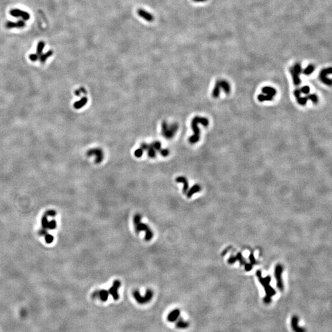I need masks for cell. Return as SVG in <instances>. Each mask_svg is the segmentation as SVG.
<instances>
[{
    "instance_id": "d6986e66",
    "label": "cell",
    "mask_w": 332,
    "mask_h": 332,
    "mask_svg": "<svg viewBox=\"0 0 332 332\" xmlns=\"http://www.w3.org/2000/svg\"><path fill=\"white\" fill-rule=\"evenodd\" d=\"M200 189L201 187L199 185H195L193 186V187L189 189L188 191H187V197L188 198H190L194 194L199 192V191H200Z\"/></svg>"
},
{
    "instance_id": "e0dca14e",
    "label": "cell",
    "mask_w": 332,
    "mask_h": 332,
    "mask_svg": "<svg viewBox=\"0 0 332 332\" xmlns=\"http://www.w3.org/2000/svg\"><path fill=\"white\" fill-rule=\"evenodd\" d=\"M175 180L177 183H182L183 184V192L184 194L187 193L188 191V188H189V185H188V182L187 179L184 177H178L177 178H176Z\"/></svg>"
},
{
    "instance_id": "7a4b0ae2",
    "label": "cell",
    "mask_w": 332,
    "mask_h": 332,
    "mask_svg": "<svg viewBox=\"0 0 332 332\" xmlns=\"http://www.w3.org/2000/svg\"><path fill=\"white\" fill-rule=\"evenodd\" d=\"M256 275H257L260 283L264 287L265 290L266 296L263 299L264 303L265 304H269L271 302V301H272V297L276 294V291L271 287L269 284L271 282V278L269 276L266 277V278H263L261 276V273L260 271H257Z\"/></svg>"
},
{
    "instance_id": "cb8c5ba5",
    "label": "cell",
    "mask_w": 332,
    "mask_h": 332,
    "mask_svg": "<svg viewBox=\"0 0 332 332\" xmlns=\"http://www.w3.org/2000/svg\"><path fill=\"white\" fill-rule=\"evenodd\" d=\"M53 54V51H49L48 52L44 53V54H42L39 55V59L40 60V62L41 63H44L46 61V60L50 57L51 56H52Z\"/></svg>"
},
{
    "instance_id": "44dd1931",
    "label": "cell",
    "mask_w": 332,
    "mask_h": 332,
    "mask_svg": "<svg viewBox=\"0 0 332 332\" xmlns=\"http://www.w3.org/2000/svg\"><path fill=\"white\" fill-rule=\"evenodd\" d=\"M87 98L84 97L81 100L74 103V107L76 109H80L83 107L87 102Z\"/></svg>"
},
{
    "instance_id": "9a60e30c",
    "label": "cell",
    "mask_w": 332,
    "mask_h": 332,
    "mask_svg": "<svg viewBox=\"0 0 332 332\" xmlns=\"http://www.w3.org/2000/svg\"><path fill=\"white\" fill-rule=\"evenodd\" d=\"M25 25H26V23H25V22L24 21H23V20L18 21L16 22H8L6 23V27L8 29L15 28H23L24 27H25Z\"/></svg>"
},
{
    "instance_id": "6da1fadb",
    "label": "cell",
    "mask_w": 332,
    "mask_h": 332,
    "mask_svg": "<svg viewBox=\"0 0 332 332\" xmlns=\"http://www.w3.org/2000/svg\"><path fill=\"white\" fill-rule=\"evenodd\" d=\"M133 223L136 233L138 234L142 231H143L145 233V239L147 241L152 239L153 237V231L147 224L142 222V216L140 214H137L134 215Z\"/></svg>"
},
{
    "instance_id": "f35d334b",
    "label": "cell",
    "mask_w": 332,
    "mask_h": 332,
    "mask_svg": "<svg viewBox=\"0 0 332 332\" xmlns=\"http://www.w3.org/2000/svg\"><path fill=\"white\" fill-rule=\"evenodd\" d=\"M250 261H251V263H252V264H254V263H255V259H254V257H253V256L252 255H250Z\"/></svg>"
},
{
    "instance_id": "7c38bea8",
    "label": "cell",
    "mask_w": 332,
    "mask_h": 332,
    "mask_svg": "<svg viewBox=\"0 0 332 332\" xmlns=\"http://www.w3.org/2000/svg\"><path fill=\"white\" fill-rule=\"evenodd\" d=\"M291 327L294 332H306L304 328L299 326V318L296 315H293L291 318Z\"/></svg>"
},
{
    "instance_id": "5bb4252c",
    "label": "cell",
    "mask_w": 332,
    "mask_h": 332,
    "mask_svg": "<svg viewBox=\"0 0 332 332\" xmlns=\"http://www.w3.org/2000/svg\"><path fill=\"white\" fill-rule=\"evenodd\" d=\"M141 148L144 150H147L148 156L151 158H154L156 157V150L153 148L152 144H147L145 143H143L141 144Z\"/></svg>"
},
{
    "instance_id": "ffe728a7",
    "label": "cell",
    "mask_w": 332,
    "mask_h": 332,
    "mask_svg": "<svg viewBox=\"0 0 332 332\" xmlns=\"http://www.w3.org/2000/svg\"><path fill=\"white\" fill-rule=\"evenodd\" d=\"M261 91H262L263 93L266 94V95H270V96H272V97L275 96L276 94V89L273 87H268V86L264 87L263 88H262V89H261Z\"/></svg>"
},
{
    "instance_id": "8d00e7d4",
    "label": "cell",
    "mask_w": 332,
    "mask_h": 332,
    "mask_svg": "<svg viewBox=\"0 0 332 332\" xmlns=\"http://www.w3.org/2000/svg\"><path fill=\"white\" fill-rule=\"evenodd\" d=\"M159 153H160V154H161V155L163 156H164V157L167 156H168L169 154V150L167 149H160V152H159Z\"/></svg>"
},
{
    "instance_id": "7402d4cb",
    "label": "cell",
    "mask_w": 332,
    "mask_h": 332,
    "mask_svg": "<svg viewBox=\"0 0 332 332\" xmlns=\"http://www.w3.org/2000/svg\"><path fill=\"white\" fill-rule=\"evenodd\" d=\"M220 87L224 90V91L225 92V93L226 94H229L230 93L231 87H230V85H229V83L227 81H224V80H222V81H220Z\"/></svg>"
},
{
    "instance_id": "d590c367",
    "label": "cell",
    "mask_w": 332,
    "mask_h": 332,
    "mask_svg": "<svg viewBox=\"0 0 332 332\" xmlns=\"http://www.w3.org/2000/svg\"><path fill=\"white\" fill-rule=\"evenodd\" d=\"M81 93H84V94H86V93H87L86 90H85L83 87L80 88L79 89H78V90L75 91V95H77V96H80V95H81Z\"/></svg>"
},
{
    "instance_id": "74e56055",
    "label": "cell",
    "mask_w": 332,
    "mask_h": 332,
    "mask_svg": "<svg viewBox=\"0 0 332 332\" xmlns=\"http://www.w3.org/2000/svg\"><path fill=\"white\" fill-rule=\"evenodd\" d=\"M301 91H300V89H296L294 91V95L295 96V97L297 98L298 97H299L301 95Z\"/></svg>"
},
{
    "instance_id": "277c9868",
    "label": "cell",
    "mask_w": 332,
    "mask_h": 332,
    "mask_svg": "<svg viewBox=\"0 0 332 332\" xmlns=\"http://www.w3.org/2000/svg\"><path fill=\"white\" fill-rule=\"evenodd\" d=\"M178 129L177 123H172L169 125L167 123L164 121L162 124V134L165 138L171 139L174 137Z\"/></svg>"
},
{
    "instance_id": "30bf717a",
    "label": "cell",
    "mask_w": 332,
    "mask_h": 332,
    "mask_svg": "<svg viewBox=\"0 0 332 332\" xmlns=\"http://www.w3.org/2000/svg\"><path fill=\"white\" fill-rule=\"evenodd\" d=\"M282 272V267L280 264H278L275 269V275L277 280V287H278L280 291H282L284 290V285L281 277Z\"/></svg>"
},
{
    "instance_id": "ba28073f",
    "label": "cell",
    "mask_w": 332,
    "mask_h": 332,
    "mask_svg": "<svg viewBox=\"0 0 332 332\" xmlns=\"http://www.w3.org/2000/svg\"><path fill=\"white\" fill-rule=\"evenodd\" d=\"M121 282L120 280H115L113 282L112 287H110L109 289L108 293L112 296L113 298L115 301H117L119 298L118 294V289L121 287Z\"/></svg>"
},
{
    "instance_id": "4dcf8cb0",
    "label": "cell",
    "mask_w": 332,
    "mask_h": 332,
    "mask_svg": "<svg viewBox=\"0 0 332 332\" xmlns=\"http://www.w3.org/2000/svg\"><path fill=\"white\" fill-rule=\"evenodd\" d=\"M297 100V102L300 105H305L307 101H308V98L307 97H301V96H300L299 97H298L296 98Z\"/></svg>"
},
{
    "instance_id": "9c48e42d",
    "label": "cell",
    "mask_w": 332,
    "mask_h": 332,
    "mask_svg": "<svg viewBox=\"0 0 332 332\" xmlns=\"http://www.w3.org/2000/svg\"><path fill=\"white\" fill-rule=\"evenodd\" d=\"M331 73V68H324L323 70H321V72L320 73V75H319V78L320 81L324 83L326 85H331V80L329 78H328L326 77L328 74H330Z\"/></svg>"
},
{
    "instance_id": "d6a6232c",
    "label": "cell",
    "mask_w": 332,
    "mask_h": 332,
    "mask_svg": "<svg viewBox=\"0 0 332 332\" xmlns=\"http://www.w3.org/2000/svg\"><path fill=\"white\" fill-rule=\"evenodd\" d=\"M293 68L295 71L297 73H298L299 74L301 73V71H302V70H301V65L300 63H296L294 65V67H293Z\"/></svg>"
},
{
    "instance_id": "1f68e13d",
    "label": "cell",
    "mask_w": 332,
    "mask_h": 332,
    "mask_svg": "<svg viewBox=\"0 0 332 332\" xmlns=\"http://www.w3.org/2000/svg\"><path fill=\"white\" fill-rule=\"evenodd\" d=\"M143 151L142 148H138V149L135 151L134 155L137 158H140L143 155Z\"/></svg>"
},
{
    "instance_id": "8fae6325",
    "label": "cell",
    "mask_w": 332,
    "mask_h": 332,
    "mask_svg": "<svg viewBox=\"0 0 332 332\" xmlns=\"http://www.w3.org/2000/svg\"><path fill=\"white\" fill-rule=\"evenodd\" d=\"M109 293L106 290H100L98 291H95L92 293V297L93 298H99L100 301L105 302L108 300Z\"/></svg>"
},
{
    "instance_id": "4fadbf2b",
    "label": "cell",
    "mask_w": 332,
    "mask_h": 332,
    "mask_svg": "<svg viewBox=\"0 0 332 332\" xmlns=\"http://www.w3.org/2000/svg\"><path fill=\"white\" fill-rule=\"evenodd\" d=\"M137 14L140 17L145 20L146 21L151 22L154 21V17L153 15L143 9H138L137 10Z\"/></svg>"
},
{
    "instance_id": "ac0fdd59",
    "label": "cell",
    "mask_w": 332,
    "mask_h": 332,
    "mask_svg": "<svg viewBox=\"0 0 332 332\" xmlns=\"http://www.w3.org/2000/svg\"><path fill=\"white\" fill-rule=\"evenodd\" d=\"M290 73L291 74V76H292V78H293V81L294 84L295 85H299L301 83V80H300V77H299V74L295 71L293 67H291L290 68Z\"/></svg>"
},
{
    "instance_id": "8992f818",
    "label": "cell",
    "mask_w": 332,
    "mask_h": 332,
    "mask_svg": "<svg viewBox=\"0 0 332 332\" xmlns=\"http://www.w3.org/2000/svg\"><path fill=\"white\" fill-rule=\"evenodd\" d=\"M11 16L14 17H21L23 21H28L30 18V15L28 12L22 11L20 9H12L9 12Z\"/></svg>"
},
{
    "instance_id": "f546056e",
    "label": "cell",
    "mask_w": 332,
    "mask_h": 332,
    "mask_svg": "<svg viewBox=\"0 0 332 332\" xmlns=\"http://www.w3.org/2000/svg\"><path fill=\"white\" fill-rule=\"evenodd\" d=\"M152 145L153 148L156 150V151H158V152H160V149H161V143L160 142H158V141H156V142H154L152 143Z\"/></svg>"
},
{
    "instance_id": "e575fe53",
    "label": "cell",
    "mask_w": 332,
    "mask_h": 332,
    "mask_svg": "<svg viewBox=\"0 0 332 332\" xmlns=\"http://www.w3.org/2000/svg\"><path fill=\"white\" fill-rule=\"evenodd\" d=\"M300 91L301 92H302L304 94H308L310 92V88L309 86H307V85H305V86L301 87L300 89Z\"/></svg>"
},
{
    "instance_id": "83f0119b",
    "label": "cell",
    "mask_w": 332,
    "mask_h": 332,
    "mask_svg": "<svg viewBox=\"0 0 332 332\" xmlns=\"http://www.w3.org/2000/svg\"><path fill=\"white\" fill-rule=\"evenodd\" d=\"M314 70L315 67L314 65H309L303 70V73L305 75H310L311 73H313L314 72Z\"/></svg>"
},
{
    "instance_id": "5b68a950",
    "label": "cell",
    "mask_w": 332,
    "mask_h": 332,
    "mask_svg": "<svg viewBox=\"0 0 332 332\" xmlns=\"http://www.w3.org/2000/svg\"><path fill=\"white\" fill-rule=\"evenodd\" d=\"M133 296L138 303L143 304L147 303L152 300L153 296V292L152 290L148 289L146 291L145 296H142L140 293L139 291L135 290L133 292Z\"/></svg>"
},
{
    "instance_id": "484cf974",
    "label": "cell",
    "mask_w": 332,
    "mask_h": 332,
    "mask_svg": "<svg viewBox=\"0 0 332 332\" xmlns=\"http://www.w3.org/2000/svg\"><path fill=\"white\" fill-rule=\"evenodd\" d=\"M258 100L260 102H264V101H271L273 100V97L270 96L268 95H263V94H260L258 96Z\"/></svg>"
},
{
    "instance_id": "4316f807",
    "label": "cell",
    "mask_w": 332,
    "mask_h": 332,
    "mask_svg": "<svg viewBox=\"0 0 332 332\" xmlns=\"http://www.w3.org/2000/svg\"><path fill=\"white\" fill-rule=\"evenodd\" d=\"M44 47H45V43L44 41H40L38 43L37 48V54L39 55V57L40 55L43 54V51Z\"/></svg>"
},
{
    "instance_id": "d4e9b609",
    "label": "cell",
    "mask_w": 332,
    "mask_h": 332,
    "mask_svg": "<svg viewBox=\"0 0 332 332\" xmlns=\"http://www.w3.org/2000/svg\"><path fill=\"white\" fill-rule=\"evenodd\" d=\"M220 88H221V87H220V81H218L217 83H216L214 89L213 90V92H212V96L214 98H217L219 97L220 92Z\"/></svg>"
},
{
    "instance_id": "836d02e7",
    "label": "cell",
    "mask_w": 332,
    "mask_h": 332,
    "mask_svg": "<svg viewBox=\"0 0 332 332\" xmlns=\"http://www.w3.org/2000/svg\"><path fill=\"white\" fill-rule=\"evenodd\" d=\"M29 58L30 60L32 62H35L39 59V55L36 54H32L29 55Z\"/></svg>"
},
{
    "instance_id": "2e32d148",
    "label": "cell",
    "mask_w": 332,
    "mask_h": 332,
    "mask_svg": "<svg viewBox=\"0 0 332 332\" xmlns=\"http://www.w3.org/2000/svg\"><path fill=\"white\" fill-rule=\"evenodd\" d=\"M180 315V311L178 309H174L167 316V320L169 322H174L176 321L178 319Z\"/></svg>"
},
{
    "instance_id": "52a82bcc",
    "label": "cell",
    "mask_w": 332,
    "mask_h": 332,
    "mask_svg": "<svg viewBox=\"0 0 332 332\" xmlns=\"http://www.w3.org/2000/svg\"><path fill=\"white\" fill-rule=\"evenodd\" d=\"M87 155L88 156H95L96 158H95V162L96 164H100L102 163L103 159V151L99 148H94L90 149L87 152Z\"/></svg>"
},
{
    "instance_id": "603a6c76",
    "label": "cell",
    "mask_w": 332,
    "mask_h": 332,
    "mask_svg": "<svg viewBox=\"0 0 332 332\" xmlns=\"http://www.w3.org/2000/svg\"><path fill=\"white\" fill-rule=\"evenodd\" d=\"M189 326V323L187 321L183 320L182 319H179L177 324H176V327L180 329H187Z\"/></svg>"
},
{
    "instance_id": "3957f363",
    "label": "cell",
    "mask_w": 332,
    "mask_h": 332,
    "mask_svg": "<svg viewBox=\"0 0 332 332\" xmlns=\"http://www.w3.org/2000/svg\"><path fill=\"white\" fill-rule=\"evenodd\" d=\"M199 123L203 125L204 126H207L209 125V120L205 118L199 116H196L193 118L191 122V127L194 131V135L189 138V142L191 144L197 143L199 140L200 130L198 126Z\"/></svg>"
},
{
    "instance_id": "ab89813d",
    "label": "cell",
    "mask_w": 332,
    "mask_h": 332,
    "mask_svg": "<svg viewBox=\"0 0 332 332\" xmlns=\"http://www.w3.org/2000/svg\"><path fill=\"white\" fill-rule=\"evenodd\" d=\"M193 1L197 3H201V2H205L207 1V0H193Z\"/></svg>"
},
{
    "instance_id": "f1b7e54d",
    "label": "cell",
    "mask_w": 332,
    "mask_h": 332,
    "mask_svg": "<svg viewBox=\"0 0 332 332\" xmlns=\"http://www.w3.org/2000/svg\"><path fill=\"white\" fill-rule=\"evenodd\" d=\"M307 98H308V100H310L311 101L313 102L314 103H318V101H319V99L318 96L315 94H309L308 95V96H307Z\"/></svg>"
}]
</instances>
